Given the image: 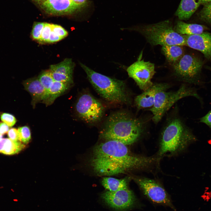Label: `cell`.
Returning <instances> with one entry per match:
<instances>
[{"label":"cell","mask_w":211,"mask_h":211,"mask_svg":"<svg viewBox=\"0 0 211 211\" xmlns=\"http://www.w3.org/2000/svg\"><path fill=\"white\" fill-rule=\"evenodd\" d=\"M156 159L134 155L125 144L115 140H107L94 147L89 162L96 175L108 176L145 168Z\"/></svg>","instance_id":"obj_1"},{"label":"cell","mask_w":211,"mask_h":211,"mask_svg":"<svg viewBox=\"0 0 211 211\" xmlns=\"http://www.w3.org/2000/svg\"><path fill=\"white\" fill-rule=\"evenodd\" d=\"M143 121L124 111L113 113L108 118L100 131L102 138L120 142L127 145L136 142L144 132Z\"/></svg>","instance_id":"obj_2"},{"label":"cell","mask_w":211,"mask_h":211,"mask_svg":"<svg viewBox=\"0 0 211 211\" xmlns=\"http://www.w3.org/2000/svg\"><path fill=\"white\" fill-rule=\"evenodd\" d=\"M196 140L181 119L173 118L168 121L161 133L158 155L181 152Z\"/></svg>","instance_id":"obj_3"},{"label":"cell","mask_w":211,"mask_h":211,"mask_svg":"<svg viewBox=\"0 0 211 211\" xmlns=\"http://www.w3.org/2000/svg\"><path fill=\"white\" fill-rule=\"evenodd\" d=\"M80 64L92 86L105 100L114 103H130V98L124 81L97 72L82 63Z\"/></svg>","instance_id":"obj_4"},{"label":"cell","mask_w":211,"mask_h":211,"mask_svg":"<svg viewBox=\"0 0 211 211\" xmlns=\"http://www.w3.org/2000/svg\"><path fill=\"white\" fill-rule=\"evenodd\" d=\"M137 31L153 46L186 45L184 36L174 30L171 21L169 20L145 25L139 28Z\"/></svg>","instance_id":"obj_5"},{"label":"cell","mask_w":211,"mask_h":211,"mask_svg":"<svg viewBox=\"0 0 211 211\" xmlns=\"http://www.w3.org/2000/svg\"><path fill=\"white\" fill-rule=\"evenodd\" d=\"M190 96L200 99L194 89L185 85H182L175 91L163 90L158 92L156 94L154 105L149 109L152 114L153 121L155 123L159 122L174 103L183 98Z\"/></svg>","instance_id":"obj_6"},{"label":"cell","mask_w":211,"mask_h":211,"mask_svg":"<svg viewBox=\"0 0 211 211\" xmlns=\"http://www.w3.org/2000/svg\"><path fill=\"white\" fill-rule=\"evenodd\" d=\"M203 65V61L199 58L186 54L172 66L174 74L180 79L188 83L197 84Z\"/></svg>","instance_id":"obj_7"},{"label":"cell","mask_w":211,"mask_h":211,"mask_svg":"<svg viewBox=\"0 0 211 211\" xmlns=\"http://www.w3.org/2000/svg\"><path fill=\"white\" fill-rule=\"evenodd\" d=\"M75 109L79 117L89 123L100 121L104 111L101 103L88 93H84L79 98L76 104Z\"/></svg>","instance_id":"obj_8"},{"label":"cell","mask_w":211,"mask_h":211,"mask_svg":"<svg viewBox=\"0 0 211 211\" xmlns=\"http://www.w3.org/2000/svg\"><path fill=\"white\" fill-rule=\"evenodd\" d=\"M142 52H141L137 60L127 67V71L129 76L144 91L153 84L151 80L156 72L154 63L142 59Z\"/></svg>","instance_id":"obj_9"},{"label":"cell","mask_w":211,"mask_h":211,"mask_svg":"<svg viewBox=\"0 0 211 211\" xmlns=\"http://www.w3.org/2000/svg\"><path fill=\"white\" fill-rule=\"evenodd\" d=\"M133 178L145 195L152 201L168 205L174 210L168 194L159 183L153 179L145 177Z\"/></svg>","instance_id":"obj_10"},{"label":"cell","mask_w":211,"mask_h":211,"mask_svg":"<svg viewBox=\"0 0 211 211\" xmlns=\"http://www.w3.org/2000/svg\"><path fill=\"white\" fill-rule=\"evenodd\" d=\"M101 197L110 207L121 210L131 207L136 199L133 192L128 187L115 191H107L101 194Z\"/></svg>","instance_id":"obj_11"},{"label":"cell","mask_w":211,"mask_h":211,"mask_svg":"<svg viewBox=\"0 0 211 211\" xmlns=\"http://www.w3.org/2000/svg\"><path fill=\"white\" fill-rule=\"evenodd\" d=\"M183 35L186 45L200 52L211 61V33L204 32L199 34Z\"/></svg>","instance_id":"obj_12"},{"label":"cell","mask_w":211,"mask_h":211,"mask_svg":"<svg viewBox=\"0 0 211 211\" xmlns=\"http://www.w3.org/2000/svg\"><path fill=\"white\" fill-rule=\"evenodd\" d=\"M40 6L46 12L53 15L71 14L78 9L72 0H43Z\"/></svg>","instance_id":"obj_13"},{"label":"cell","mask_w":211,"mask_h":211,"mask_svg":"<svg viewBox=\"0 0 211 211\" xmlns=\"http://www.w3.org/2000/svg\"><path fill=\"white\" fill-rule=\"evenodd\" d=\"M170 87L169 85L166 83H153L136 97L135 99V105L139 109L151 108L154 105L156 93L161 91L166 90Z\"/></svg>","instance_id":"obj_14"},{"label":"cell","mask_w":211,"mask_h":211,"mask_svg":"<svg viewBox=\"0 0 211 211\" xmlns=\"http://www.w3.org/2000/svg\"><path fill=\"white\" fill-rule=\"evenodd\" d=\"M23 84L25 90L32 96V104L33 106L39 102L43 101L46 91L38 77L26 80L24 81Z\"/></svg>","instance_id":"obj_15"},{"label":"cell","mask_w":211,"mask_h":211,"mask_svg":"<svg viewBox=\"0 0 211 211\" xmlns=\"http://www.w3.org/2000/svg\"><path fill=\"white\" fill-rule=\"evenodd\" d=\"M200 5L199 0H181L175 15L180 21L187 20Z\"/></svg>","instance_id":"obj_16"},{"label":"cell","mask_w":211,"mask_h":211,"mask_svg":"<svg viewBox=\"0 0 211 211\" xmlns=\"http://www.w3.org/2000/svg\"><path fill=\"white\" fill-rule=\"evenodd\" d=\"M207 29L205 26L202 25L187 23L181 21L177 22L174 27V30L182 35L200 34L205 32Z\"/></svg>","instance_id":"obj_17"},{"label":"cell","mask_w":211,"mask_h":211,"mask_svg":"<svg viewBox=\"0 0 211 211\" xmlns=\"http://www.w3.org/2000/svg\"><path fill=\"white\" fill-rule=\"evenodd\" d=\"M70 84L54 81L46 93L42 101L47 106L51 104L57 97L69 88Z\"/></svg>","instance_id":"obj_18"},{"label":"cell","mask_w":211,"mask_h":211,"mask_svg":"<svg viewBox=\"0 0 211 211\" xmlns=\"http://www.w3.org/2000/svg\"><path fill=\"white\" fill-rule=\"evenodd\" d=\"M25 147V144L20 141H13L9 138H2L0 140V153L4 154H17Z\"/></svg>","instance_id":"obj_19"},{"label":"cell","mask_w":211,"mask_h":211,"mask_svg":"<svg viewBox=\"0 0 211 211\" xmlns=\"http://www.w3.org/2000/svg\"><path fill=\"white\" fill-rule=\"evenodd\" d=\"M182 46L172 45L162 46L161 51L167 60L172 65L184 54Z\"/></svg>","instance_id":"obj_20"},{"label":"cell","mask_w":211,"mask_h":211,"mask_svg":"<svg viewBox=\"0 0 211 211\" xmlns=\"http://www.w3.org/2000/svg\"><path fill=\"white\" fill-rule=\"evenodd\" d=\"M128 181L127 178L118 179L105 177L102 179L101 183L108 191L113 192L128 188Z\"/></svg>","instance_id":"obj_21"},{"label":"cell","mask_w":211,"mask_h":211,"mask_svg":"<svg viewBox=\"0 0 211 211\" xmlns=\"http://www.w3.org/2000/svg\"><path fill=\"white\" fill-rule=\"evenodd\" d=\"M74 67V64L72 59L66 58L59 63L51 65L50 70L52 72L72 76Z\"/></svg>","instance_id":"obj_22"},{"label":"cell","mask_w":211,"mask_h":211,"mask_svg":"<svg viewBox=\"0 0 211 211\" xmlns=\"http://www.w3.org/2000/svg\"><path fill=\"white\" fill-rule=\"evenodd\" d=\"M38 78L45 88L46 94L54 81L50 71V70L42 72L40 74Z\"/></svg>","instance_id":"obj_23"},{"label":"cell","mask_w":211,"mask_h":211,"mask_svg":"<svg viewBox=\"0 0 211 211\" xmlns=\"http://www.w3.org/2000/svg\"><path fill=\"white\" fill-rule=\"evenodd\" d=\"M198 13L199 18L202 21L211 24V2L204 3Z\"/></svg>","instance_id":"obj_24"},{"label":"cell","mask_w":211,"mask_h":211,"mask_svg":"<svg viewBox=\"0 0 211 211\" xmlns=\"http://www.w3.org/2000/svg\"><path fill=\"white\" fill-rule=\"evenodd\" d=\"M19 141L24 144H28L31 138V132L29 127L25 126L19 127L18 129Z\"/></svg>","instance_id":"obj_25"},{"label":"cell","mask_w":211,"mask_h":211,"mask_svg":"<svg viewBox=\"0 0 211 211\" xmlns=\"http://www.w3.org/2000/svg\"><path fill=\"white\" fill-rule=\"evenodd\" d=\"M45 24V23L40 22H36L34 23L31 33L32 38L34 40L39 41Z\"/></svg>","instance_id":"obj_26"},{"label":"cell","mask_w":211,"mask_h":211,"mask_svg":"<svg viewBox=\"0 0 211 211\" xmlns=\"http://www.w3.org/2000/svg\"><path fill=\"white\" fill-rule=\"evenodd\" d=\"M50 71L54 81L68 83L71 84H72L73 82L72 76L61 74L52 72L51 71Z\"/></svg>","instance_id":"obj_27"},{"label":"cell","mask_w":211,"mask_h":211,"mask_svg":"<svg viewBox=\"0 0 211 211\" xmlns=\"http://www.w3.org/2000/svg\"><path fill=\"white\" fill-rule=\"evenodd\" d=\"M52 31V24L45 23L40 38L38 41L42 43L48 42Z\"/></svg>","instance_id":"obj_28"},{"label":"cell","mask_w":211,"mask_h":211,"mask_svg":"<svg viewBox=\"0 0 211 211\" xmlns=\"http://www.w3.org/2000/svg\"><path fill=\"white\" fill-rule=\"evenodd\" d=\"M0 117L1 120L9 127L13 126L16 122V119L15 117L9 113H2L1 114Z\"/></svg>","instance_id":"obj_29"},{"label":"cell","mask_w":211,"mask_h":211,"mask_svg":"<svg viewBox=\"0 0 211 211\" xmlns=\"http://www.w3.org/2000/svg\"><path fill=\"white\" fill-rule=\"evenodd\" d=\"M52 31L56 34L62 39L68 35L67 32L61 26L57 25L52 24Z\"/></svg>","instance_id":"obj_30"},{"label":"cell","mask_w":211,"mask_h":211,"mask_svg":"<svg viewBox=\"0 0 211 211\" xmlns=\"http://www.w3.org/2000/svg\"><path fill=\"white\" fill-rule=\"evenodd\" d=\"M7 135L9 138L12 140L19 141L18 130L16 128H13L9 130Z\"/></svg>","instance_id":"obj_31"},{"label":"cell","mask_w":211,"mask_h":211,"mask_svg":"<svg viewBox=\"0 0 211 211\" xmlns=\"http://www.w3.org/2000/svg\"><path fill=\"white\" fill-rule=\"evenodd\" d=\"M200 122L205 123L211 128V110L200 119Z\"/></svg>","instance_id":"obj_32"},{"label":"cell","mask_w":211,"mask_h":211,"mask_svg":"<svg viewBox=\"0 0 211 211\" xmlns=\"http://www.w3.org/2000/svg\"><path fill=\"white\" fill-rule=\"evenodd\" d=\"M62 38L56 34L53 31H52L50 33L48 42L53 43L58 42Z\"/></svg>","instance_id":"obj_33"},{"label":"cell","mask_w":211,"mask_h":211,"mask_svg":"<svg viewBox=\"0 0 211 211\" xmlns=\"http://www.w3.org/2000/svg\"><path fill=\"white\" fill-rule=\"evenodd\" d=\"M9 130V126L4 122H0V134L3 135L8 132Z\"/></svg>","instance_id":"obj_34"},{"label":"cell","mask_w":211,"mask_h":211,"mask_svg":"<svg viewBox=\"0 0 211 211\" xmlns=\"http://www.w3.org/2000/svg\"><path fill=\"white\" fill-rule=\"evenodd\" d=\"M73 3L78 9L84 5L86 0H72Z\"/></svg>","instance_id":"obj_35"},{"label":"cell","mask_w":211,"mask_h":211,"mask_svg":"<svg viewBox=\"0 0 211 211\" xmlns=\"http://www.w3.org/2000/svg\"><path fill=\"white\" fill-rule=\"evenodd\" d=\"M199 1L201 4L211 2V0H199Z\"/></svg>","instance_id":"obj_36"},{"label":"cell","mask_w":211,"mask_h":211,"mask_svg":"<svg viewBox=\"0 0 211 211\" xmlns=\"http://www.w3.org/2000/svg\"><path fill=\"white\" fill-rule=\"evenodd\" d=\"M3 138V135L0 134V140L1 139Z\"/></svg>","instance_id":"obj_37"},{"label":"cell","mask_w":211,"mask_h":211,"mask_svg":"<svg viewBox=\"0 0 211 211\" xmlns=\"http://www.w3.org/2000/svg\"><path fill=\"white\" fill-rule=\"evenodd\" d=\"M35 0V1H42V0Z\"/></svg>","instance_id":"obj_38"},{"label":"cell","mask_w":211,"mask_h":211,"mask_svg":"<svg viewBox=\"0 0 211 211\" xmlns=\"http://www.w3.org/2000/svg\"><path fill=\"white\" fill-rule=\"evenodd\" d=\"M210 69H211V68H210Z\"/></svg>","instance_id":"obj_39"}]
</instances>
